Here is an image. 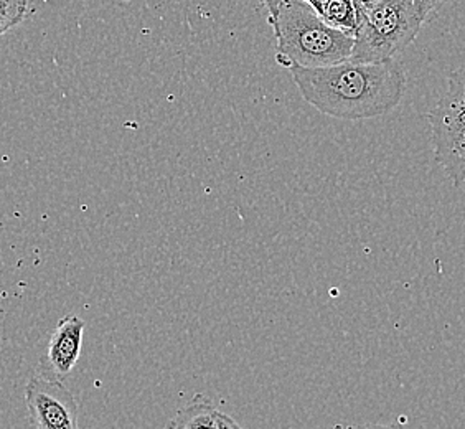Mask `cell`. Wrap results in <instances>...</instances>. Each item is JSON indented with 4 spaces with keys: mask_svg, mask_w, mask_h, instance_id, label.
I'll return each mask as SVG.
<instances>
[{
    "mask_svg": "<svg viewBox=\"0 0 465 429\" xmlns=\"http://www.w3.org/2000/svg\"><path fill=\"white\" fill-rule=\"evenodd\" d=\"M289 72L309 105L343 121L385 116L401 103L406 90V75L394 60H347L325 68L291 66Z\"/></svg>",
    "mask_w": 465,
    "mask_h": 429,
    "instance_id": "obj_1",
    "label": "cell"
},
{
    "mask_svg": "<svg viewBox=\"0 0 465 429\" xmlns=\"http://www.w3.org/2000/svg\"><path fill=\"white\" fill-rule=\"evenodd\" d=\"M276 36V60L284 68H325L347 62L353 36L331 27L304 0H281L278 15L269 18Z\"/></svg>",
    "mask_w": 465,
    "mask_h": 429,
    "instance_id": "obj_2",
    "label": "cell"
},
{
    "mask_svg": "<svg viewBox=\"0 0 465 429\" xmlns=\"http://www.w3.org/2000/svg\"><path fill=\"white\" fill-rule=\"evenodd\" d=\"M422 20L412 0H373L353 35L350 60L381 63L393 60L420 35Z\"/></svg>",
    "mask_w": 465,
    "mask_h": 429,
    "instance_id": "obj_3",
    "label": "cell"
},
{
    "mask_svg": "<svg viewBox=\"0 0 465 429\" xmlns=\"http://www.w3.org/2000/svg\"><path fill=\"white\" fill-rule=\"evenodd\" d=\"M434 161L456 187H465V70L448 78V90L428 115Z\"/></svg>",
    "mask_w": 465,
    "mask_h": 429,
    "instance_id": "obj_4",
    "label": "cell"
},
{
    "mask_svg": "<svg viewBox=\"0 0 465 429\" xmlns=\"http://www.w3.org/2000/svg\"><path fill=\"white\" fill-rule=\"evenodd\" d=\"M25 404L34 429H80L78 403L62 382L32 376L25 386Z\"/></svg>",
    "mask_w": 465,
    "mask_h": 429,
    "instance_id": "obj_5",
    "label": "cell"
},
{
    "mask_svg": "<svg viewBox=\"0 0 465 429\" xmlns=\"http://www.w3.org/2000/svg\"><path fill=\"white\" fill-rule=\"evenodd\" d=\"M84 321L78 315H66L56 324L50 335L40 368L45 378L62 382L72 375L80 360Z\"/></svg>",
    "mask_w": 465,
    "mask_h": 429,
    "instance_id": "obj_6",
    "label": "cell"
},
{
    "mask_svg": "<svg viewBox=\"0 0 465 429\" xmlns=\"http://www.w3.org/2000/svg\"><path fill=\"white\" fill-rule=\"evenodd\" d=\"M165 429H220V412L210 398L197 394L175 413Z\"/></svg>",
    "mask_w": 465,
    "mask_h": 429,
    "instance_id": "obj_7",
    "label": "cell"
},
{
    "mask_svg": "<svg viewBox=\"0 0 465 429\" xmlns=\"http://www.w3.org/2000/svg\"><path fill=\"white\" fill-rule=\"evenodd\" d=\"M321 15L329 25L351 36L355 35L361 20V12L355 0H329Z\"/></svg>",
    "mask_w": 465,
    "mask_h": 429,
    "instance_id": "obj_8",
    "label": "cell"
},
{
    "mask_svg": "<svg viewBox=\"0 0 465 429\" xmlns=\"http://www.w3.org/2000/svg\"><path fill=\"white\" fill-rule=\"evenodd\" d=\"M28 0H0V14L24 22L27 15Z\"/></svg>",
    "mask_w": 465,
    "mask_h": 429,
    "instance_id": "obj_9",
    "label": "cell"
},
{
    "mask_svg": "<svg viewBox=\"0 0 465 429\" xmlns=\"http://www.w3.org/2000/svg\"><path fill=\"white\" fill-rule=\"evenodd\" d=\"M446 2L448 0H412V4H414V7L418 10L422 24L428 22L432 15H436L439 10L444 7Z\"/></svg>",
    "mask_w": 465,
    "mask_h": 429,
    "instance_id": "obj_10",
    "label": "cell"
},
{
    "mask_svg": "<svg viewBox=\"0 0 465 429\" xmlns=\"http://www.w3.org/2000/svg\"><path fill=\"white\" fill-rule=\"evenodd\" d=\"M20 24H22V22H18L15 18L0 14V36L4 35V34H7L12 28L17 27Z\"/></svg>",
    "mask_w": 465,
    "mask_h": 429,
    "instance_id": "obj_11",
    "label": "cell"
},
{
    "mask_svg": "<svg viewBox=\"0 0 465 429\" xmlns=\"http://www.w3.org/2000/svg\"><path fill=\"white\" fill-rule=\"evenodd\" d=\"M220 429H246L242 428L238 421L232 420V416L220 413Z\"/></svg>",
    "mask_w": 465,
    "mask_h": 429,
    "instance_id": "obj_12",
    "label": "cell"
},
{
    "mask_svg": "<svg viewBox=\"0 0 465 429\" xmlns=\"http://www.w3.org/2000/svg\"><path fill=\"white\" fill-rule=\"evenodd\" d=\"M264 4V7L268 9L269 18H274L278 15L279 5H281V0H261Z\"/></svg>",
    "mask_w": 465,
    "mask_h": 429,
    "instance_id": "obj_13",
    "label": "cell"
},
{
    "mask_svg": "<svg viewBox=\"0 0 465 429\" xmlns=\"http://www.w3.org/2000/svg\"><path fill=\"white\" fill-rule=\"evenodd\" d=\"M353 429H400L396 426H390V424H361Z\"/></svg>",
    "mask_w": 465,
    "mask_h": 429,
    "instance_id": "obj_14",
    "label": "cell"
},
{
    "mask_svg": "<svg viewBox=\"0 0 465 429\" xmlns=\"http://www.w3.org/2000/svg\"><path fill=\"white\" fill-rule=\"evenodd\" d=\"M371 2H373V0H355V4H357L358 9L361 12V15H363V12H365V9H367Z\"/></svg>",
    "mask_w": 465,
    "mask_h": 429,
    "instance_id": "obj_15",
    "label": "cell"
},
{
    "mask_svg": "<svg viewBox=\"0 0 465 429\" xmlns=\"http://www.w3.org/2000/svg\"><path fill=\"white\" fill-rule=\"evenodd\" d=\"M304 2H307V4H311L312 5L313 9L317 10L319 12V0H304Z\"/></svg>",
    "mask_w": 465,
    "mask_h": 429,
    "instance_id": "obj_16",
    "label": "cell"
}]
</instances>
